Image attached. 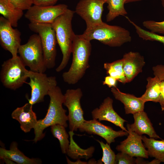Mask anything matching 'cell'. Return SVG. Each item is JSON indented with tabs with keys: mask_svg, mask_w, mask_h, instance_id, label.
Listing matches in <instances>:
<instances>
[{
	"mask_svg": "<svg viewBox=\"0 0 164 164\" xmlns=\"http://www.w3.org/2000/svg\"><path fill=\"white\" fill-rule=\"evenodd\" d=\"M18 53L26 66L28 67L30 70L44 73L47 69L44 62L41 39L38 34L32 35L26 43L21 45Z\"/></svg>",
	"mask_w": 164,
	"mask_h": 164,
	"instance_id": "obj_6",
	"label": "cell"
},
{
	"mask_svg": "<svg viewBox=\"0 0 164 164\" xmlns=\"http://www.w3.org/2000/svg\"><path fill=\"white\" fill-rule=\"evenodd\" d=\"M80 36L91 41L95 39L110 47L121 46L130 42L132 37L129 31L119 26L108 25L105 22L86 28Z\"/></svg>",
	"mask_w": 164,
	"mask_h": 164,
	"instance_id": "obj_4",
	"label": "cell"
},
{
	"mask_svg": "<svg viewBox=\"0 0 164 164\" xmlns=\"http://www.w3.org/2000/svg\"><path fill=\"white\" fill-rule=\"evenodd\" d=\"M10 22L2 16L0 17V44L5 50L9 51L12 57L17 56L21 45V33L13 29Z\"/></svg>",
	"mask_w": 164,
	"mask_h": 164,
	"instance_id": "obj_12",
	"label": "cell"
},
{
	"mask_svg": "<svg viewBox=\"0 0 164 164\" xmlns=\"http://www.w3.org/2000/svg\"><path fill=\"white\" fill-rule=\"evenodd\" d=\"M17 8L23 10H28L33 4V0H8Z\"/></svg>",
	"mask_w": 164,
	"mask_h": 164,
	"instance_id": "obj_32",
	"label": "cell"
},
{
	"mask_svg": "<svg viewBox=\"0 0 164 164\" xmlns=\"http://www.w3.org/2000/svg\"><path fill=\"white\" fill-rule=\"evenodd\" d=\"M78 129L81 132H85L89 134L98 135L104 138L109 145L115 142L116 138L128 135V132L122 130L115 131L111 127L105 125L94 119L85 120Z\"/></svg>",
	"mask_w": 164,
	"mask_h": 164,
	"instance_id": "obj_13",
	"label": "cell"
},
{
	"mask_svg": "<svg viewBox=\"0 0 164 164\" xmlns=\"http://www.w3.org/2000/svg\"><path fill=\"white\" fill-rule=\"evenodd\" d=\"M154 76L158 77L161 80H164V65L159 64L152 67Z\"/></svg>",
	"mask_w": 164,
	"mask_h": 164,
	"instance_id": "obj_33",
	"label": "cell"
},
{
	"mask_svg": "<svg viewBox=\"0 0 164 164\" xmlns=\"http://www.w3.org/2000/svg\"></svg>",
	"mask_w": 164,
	"mask_h": 164,
	"instance_id": "obj_42",
	"label": "cell"
},
{
	"mask_svg": "<svg viewBox=\"0 0 164 164\" xmlns=\"http://www.w3.org/2000/svg\"><path fill=\"white\" fill-rule=\"evenodd\" d=\"M147 80L146 91L140 98L145 102L149 101L159 102L161 80L156 76L149 77Z\"/></svg>",
	"mask_w": 164,
	"mask_h": 164,
	"instance_id": "obj_22",
	"label": "cell"
},
{
	"mask_svg": "<svg viewBox=\"0 0 164 164\" xmlns=\"http://www.w3.org/2000/svg\"><path fill=\"white\" fill-rule=\"evenodd\" d=\"M142 140L145 148L147 149L149 156L164 162V140H157L145 135L142 136Z\"/></svg>",
	"mask_w": 164,
	"mask_h": 164,
	"instance_id": "obj_23",
	"label": "cell"
},
{
	"mask_svg": "<svg viewBox=\"0 0 164 164\" xmlns=\"http://www.w3.org/2000/svg\"><path fill=\"white\" fill-rule=\"evenodd\" d=\"M91 51L90 41L75 35L73 41V59L69 70L62 74L63 81L69 84H75L84 76L89 67V59Z\"/></svg>",
	"mask_w": 164,
	"mask_h": 164,
	"instance_id": "obj_2",
	"label": "cell"
},
{
	"mask_svg": "<svg viewBox=\"0 0 164 164\" xmlns=\"http://www.w3.org/2000/svg\"><path fill=\"white\" fill-rule=\"evenodd\" d=\"M2 160H3V161L4 162H5L6 164H15L16 163H15V162H14L13 161H12L11 159L6 158H3L2 159H1Z\"/></svg>",
	"mask_w": 164,
	"mask_h": 164,
	"instance_id": "obj_38",
	"label": "cell"
},
{
	"mask_svg": "<svg viewBox=\"0 0 164 164\" xmlns=\"http://www.w3.org/2000/svg\"><path fill=\"white\" fill-rule=\"evenodd\" d=\"M161 162H162L159 160L155 159L150 162H148L147 164H160Z\"/></svg>",
	"mask_w": 164,
	"mask_h": 164,
	"instance_id": "obj_39",
	"label": "cell"
},
{
	"mask_svg": "<svg viewBox=\"0 0 164 164\" xmlns=\"http://www.w3.org/2000/svg\"><path fill=\"white\" fill-rule=\"evenodd\" d=\"M161 106V110H164V80H161L160 85V93L159 102Z\"/></svg>",
	"mask_w": 164,
	"mask_h": 164,
	"instance_id": "obj_36",
	"label": "cell"
},
{
	"mask_svg": "<svg viewBox=\"0 0 164 164\" xmlns=\"http://www.w3.org/2000/svg\"><path fill=\"white\" fill-rule=\"evenodd\" d=\"M113 103L112 98L109 97L105 98L99 108H96L91 112L93 119H98L99 121H106L110 122L120 127L122 130L128 132L124 126V123L127 121L121 117L114 110Z\"/></svg>",
	"mask_w": 164,
	"mask_h": 164,
	"instance_id": "obj_14",
	"label": "cell"
},
{
	"mask_svg": "<svg viewBox=\"0 0 164 164\" xmlns=\"http://www.w3.org/2000/svg\"><path fill=\"white\" fill-rule=\"evenodd\" d=\"M142 24L143 26L149 31L164 35V20L161 22L152 20H146L143 21Z\"/></svg>",
	"mask_w": 164,
	"mask_h": 164,
	"instance_id": "obj_30",
	"label": "cell"
},
{
	"mask_svg": "<svg viewBox=\"0 0 164 164\" xmlns=\"http://www.w3.org/2000/svg\"><path fill=\"white\" fill-rule=\"evenodd\" d=\"M108 12L106 16L107 22H110L119 15L125 16L127 12L124 7L126 0H106Z\"/></svg>",
	"mask_w": 164,
	"mask_h": 164,
	"instance_id": "obj_26",
	"label": "cell"
},
{
	"mask_svg": "<svg viewBox=\"0 0 164 164\" xmlns=\"http://www.w3.org/2000/svg\"><path fill=\"white\" fill-rule=\"evenodd\" d=\"M51 131L53 136L59 141L62 152L66 153L70 144L69 135L65 127L59 124H56L50 126Z\"/></svg>",
	"mask_w": 164,
	"mask_h": 164,
	"instance_id": "obj_27",
	"label": "cell"
},
{
	"mask_svg": "<svg viewBox=\"0 0 164 164\" xmlns=\"http://www.w3.org/2000/svg\"><path fill=\"white\" fill-rule=\"evenodd\" d=\"M117 81L115 78L109 75L105 77L103 84L107 85L110 88L117 87Z\"/></svg>",
	"mask_w": 164,
	"mask_h": 164,
	"instance_id": "obj_34",
	"label": "cell"
},
{
	"mask_svg": "<svg viewBox=\"0 0 164 164\" xmlns=\"http://www.w3.org/2000/svg\"><path fill=\"white\" fill-rule=\"evenodd\" d=\"M106 0H80L77 4L75 12L85 22L86 28L102 23L103 6Z\"/></svg>",
	"mask_w": 164,
	"mask_h": 164,
	"instance_id": "obj_11",
	"label": "cell"
},
{
	"mask_svg": "<svg viewBox=\"0 0 164 164\" xmlns=\"http://www.w3.org/2000/svg\"><path fill=\"white\" fill-rule=\"evenodd\" d=\"M67 162L68 164H87V162H84L81 161L80 160V159H77V160L75 162H73L70 161L68 158L67 157Z\"/></svg>",
	"mask_w": 164,
	"mask_h": 164,
	"instance_id": "obj_37",
	"label": "cell"
},
{
	"mask_svg": "<svg viewBox=\"0 0 164 164\" xmlns=\"http://www.w3.org/2000/svg\"><path fill=\"white\" fill-rule=\"evenodd\" d=\"M29 70L19 56L5 61L1 66L0 79L7 88L16 90L21 87L29 78Z\"/></svg>",
	"mask_w": 164,
	"mask_h": 164,
	"instance_id": "obj_5",
	"label": "cell"
},
{
	"mask_svg": "<svg viewBox=\"0 0 164 164\" xmlns=\"http://www.w3.org/2000/svg\"><path fill=\"white\" fill-rule=\"evenodd\" d=\"M111 91L115 99L123 104L126 114H133L144 111L145 102L140 97L122 92L117 87L111 88Z\"/></svg>",
	"mask_w": 164,
	"mask_h": 164,
	"instance_id": "obj_19",
	"label": "cell"
},
{
	"mask_svg": "<svg viewBox=\"0 0 164 164\" xmlns=\"http://www.w3.org/2000/svg\"><path fill=\"white\" fill-rule=\"evenodd\" d=\"M28 26L31 31L37 33L40 37L46 68H53L56 65L57 42L55 32L51 24L30 22Z\"/></svg>",
	"mask_w": 164,
	"mask_h": 164,
	"instance_id": "obj_7",
	"label": "cell"
},
{
	"mask_svg": "<svg viewBox=\"0 0 164 164\" xmlns=\"http://www.w3.org/2000/svg\"><path fill=\"white\" fill-rule=\"evenodd\" d=\"M114 164H136L135 159L127 153L120 152L116 155Z\"/></svg>",
	"mask_w": 164,
	"mask_h": 164,
	"instance_id": "obj_31",
	"label": "cell"
},
{
	"mask_svg": "<svg viewBox=\"0 0 164 164\" xmlns=\"http://www.w3.org/2000/svg\"><path fill=\"white\" fill-rule=\"evenodd\" d=\"M59 0H33L34 5L39 6L54 5Z\"/></svg>",
	"mask_w": 164,
	"mask_h": 164,
	"instance_id": "obj_35",
	"label": "cell"
},
{
	"mask_svg": "<svg viewBox=\"0 0 164 164\" xmlns=\"http://www.w3.org/2000/svg\"><path fill=\"white\" fill-rule=\"evenodd\" d=\"M63 104L68 110V121L70 131H77L80 126L85 120L84 118V111L80 101L83 96L81 89H68L64 94Z\"/></svg>",
	"mask_w": 164,
	"mask_h": 164,
	"instance_id": "obj_9",
	"label": "cell"
},
{
	"mask_svg": "<svg viewBox=\"0 0 164 164\" xmlns=\"http://www.w3.org/2000/svg\"><path fill=\"white\" fill-rule=\"evenodd\" d=\"M142 0H126V3L135 2L141 1Z\"/></svg>",
	"mask_w": 164,
	"mask_h": 164,
	"instance_id": "obj_40",
	"label": "cell"
},
{
	"mask_svg": "<svg viewBox=\"0 0 164 164\" xmlns=\"http://www.w3.org/2000/svg\"><path fill=\"white\" fill-rule=\"evenodd\" d=\"M68 9L65 4L50 6L34 5L27 10L25 17L30 23L52 24Z\"/></svg>",
	"mask_w": 164,
	"mask_h": 164,
	"instance_id": "obj_10",
	"label": "cell"
},
{
	"mask_svg": "<svg viewBox=\"0 0 164 164\" xmlns=\"http://www.w3.org/2000/svg\"><path fill=\"white\" fill-rule=\"evenodd\" d=\"M48 95L50 101L46 115L44 118L38 120L35 126L34 132L35 138L33 140L35 142L42 139L45 135L43 133L46 128L56 124L68 126L67 121L68 116L66 115V110L63 107L64 101V95L61 89L56 86L51 89Z\"/></svg>",
	"mask_w": 164,
	"mask_h": 164,
	"instance_id": "obj_1",
	"label": "cell"
},
{
	"mask_svg": "<svg viewBox=\"0 0 164 164\" xmlns=\"http://www.w3.org/2000/svg\"><path fill=\"white\" fill-rule=\"evenodd\" d=\"M100 144L103 151V156L100 162L104 164H114L115 163L116 155L111 149L110 145L104 144L102 141L96 140Z\"/></svg>",
	"mask_w": 164,
	"mask_h": 164,
	"instance_id": "obj_29",
	"label": "cell"
},
{
	"mask_svg": "<svg viewBox=\"0 0 164 164\" xmlns=\"http://www.w3.org/2000/svg\"><path fill=\"white\" fill-rule=\"evenodd\" d=\"M122 59L126 82L129 83L142 72L145 64L144 59L139 53L132 51L125 53Z\"/></svg>",
	"mask_w": 164,
	"mask_h": 164,
	"instance_id": "obj_16",
	"label": "cell"
},
{
	"mask_svg": "<svg viewBox=\"0 0 164 164\" xmlns=\"http://www.w3.org/2000/svg\"><path fill=\"white\" fill-rule=\"evenodd\" d=\"M32 106L29 102L26 103L17 108L11 114L12 118L19 122L21 129L25 133L34 129L38 121L36 114L32 110Z\"/></svg>",
	"mask_w": 164,
	"mask_h": 164,
	"instance_id": "obj_17",
	"label": "cell"
},
{
	"mask_svg": "<svg viewBox=\"0 0 164 164\" xmlns=\"http://www.w3.org/2000/svg\"><path fill=\"white\" fill-rule=\"evenodd\" d=\"M123 60L121 59L111 63H105L104 67L108 74L124 84L127 82L123 70Z\"/></svg>",
	"mask_w": 164,
	"mask_h": 164,
	"instance_id": "obj_25",
	"label": "cell"
},
{
	"mask_svg": "<svg viewBox=\"0 0 164 164\" xmlns=\"http://www.w3.org/2000/svg\"><path fill=\"white\" fill-rule=\"evenodd\" d=\"M134 122L132 124H128V130L134 132L140 135H148L150 138L162 139L157 134L147 113L144 111L133 114Z\"/></svg>",
	"mask_w": 164,
	"mask_h": 164,
	"instance_id": "obj_18",
	"label": "cell"
},
{
	"mask_svg": "<svg viewBox=\"0 0 164 164\" xmlns=\"http://www.w3.org/2000/svg\"><path fill=\"white\" fill-rule=\"evenodd\" d=\"M75 13V11L68 9L51 24L63 55L60 63L56 69L57 72L66 67L72 53L73 41L75 35L72 29V21Z\"/></svg>",
	"mask_w": 164,
	"mask_h": 164,
	"instance_id": "obj_3",
	"label": "cell"
},
{
	"mask_svg": "<svg viewBox=\"0 0 164 164\" xmlns=\"http://www.w3.org/2000/svg\"><path fill=\"white\" fill-rule=\"evenodd\" d=\"M161 4L162 6L164 8V0H161Z\"/></svg>",
	"mask_w": 164,
	"mask_h": 164,
	"instance_id": "obj_41",
	"label": "cell"
},
{
	"mask_svg": "<svg viewBox=\"0 0 164 164\" xmlns=\"http://www.w3.org/2000/svg\"><path fill=\"white\" fill-rule=\"evenodd\" d=\"M128 130V135L127 138L116 146V149L133 157L148 158V151L142 142V135H139L130 130Z\"/></svg>",
	"mask_w": 164,
	"mask_h": 164,
	"instance_id": "obj_15",
	"label": "cell"
},
{
	"mask_svg": "<svg viewBox=\"0 0 164 164\" xmlns=\"http://www.w3.org/2000/svg\"><path fill=\"white\" fill-rule=\"evenodd\" d=\"M23 11L8 0H0V13L13 27L17 26L19 21L23 15Z\"/></svg>",
	"mask_w": 164,
	"mask_h": 164,
	"instance_id": "obj_21",
	"label": "cell"
},
{
	"mask_svg": "<svg viewBox=\"0 0 164 164\" xmlns=\"http://www.w3.org/2000/svg\"><path fill=\"white\" fill-rule=\"evenodd\" d=\"M18 144L15 142L11 144L9 150L0 148V158H6L19 164H39L42 162L38 158L30 159L25 155L18 148Z\"/></svg>",
	"mask_w": 164,
	"mask_h": 164,
	"instance_id": "obj_20",
	"label": "cell"
},
{
	"mask_svg": "<svg viewBox=\"0 0 164 164\" xmlns=\"http://www.w3.org/2000/svg\"><path fill=\"white\" fill-rule=\"evenodd\" d=\"M129 21L134 26L136 33L139 37L145 40L159 42L164 45V35H160L145 30L131 20Z\"/></svg>",
	"mask_w": 164,
	"mask_h": 164,
	"instance_id": "obj_28",
	"label": "cell"
},
{
	"mask_svg": "<svg viewBox=\"0 0 164 164\" xmlns=\"http://www.w3.org/2000/svg\"><path fill=\"white\" fill-rule=\"evenodd\" d=\"M29 81L27 83L31 88V95L28 99L29 103L32 105L43 102L44 97L50 91L57 86L55 76H48L44 73L35 72L29 70Z\"/></svg>",
	"mask_w": 164,
	"mask_h": 164,
	"instance_id": "obj_8",
	"label": "cell"
},
{
	"mask_svg": "<svg viewBox=\"0 0 164 164\" xmlns=\"http://www.w3.org/2000/svg\"><path fill=\"white\" fill-rule=\"evenodd\" d=\"M70 136V142L68 149L66 154L71 158L77 160L84 158L87 160L91 157L94 151V148L91 146L87 149H83L80 148L74 142L73 139L74 135L73 131L69 132Z\"/></svg>",
	"mask_w": 164,
	"mask_h": 164,
	"instance_id": "obj_24",
	"label": "cell"
}]
</instances>
